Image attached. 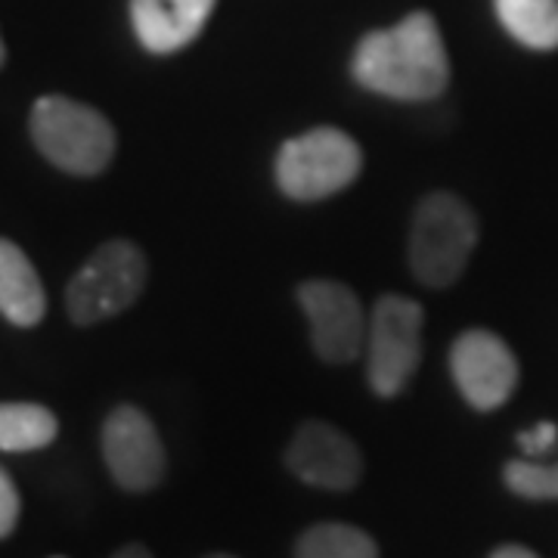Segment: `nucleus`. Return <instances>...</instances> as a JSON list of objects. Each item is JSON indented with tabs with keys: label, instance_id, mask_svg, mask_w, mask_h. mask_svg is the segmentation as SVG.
Returning <instances> with one entry per match:
<instances>
[{
	"label": "nucleus",
	"instance_id": "7ed1b4c3",
	"mask_svg": "<svg viewBox=\"0 0 558 558\" xmlns=\"http://www.w3.org/2000/svg\"><path fill=\"white\" fill-rule=\"evenodd\" d=\"M478 245V218L453 193H432L418 202L410 227V267L418 282L453 286Z\"/></svg>",
	"mask_w": 558,
	"mask_h": 558
},
{
	"label": "nucleus",
	"instance_id": "4468645a",
	"mask_svg": "<svg viewBox=\"0 0 558 558\" xmlns=\"http://www.w3.org/2000/svg\"><path fill=\"white\" fill-rule=\"evenodd\" d=\"M60 422L40 403H0V450L28 453L57 440Z\"/></svg>",
	"mask_w": 558,
	"mask_h": 558
},
{
	"label": "nucleus",
	"instance_id": "aec40b11",
	"mask_svg": "<svg viewBox=\"0 0 558 558\" xmlns=\"http://www.w3.org/2000/svg\"><path fill=\"white\" fill-rule=\"evenodd\" d=\"M112 558H153V553H149L146 546H140V543H128V546H121Z\"/></svg>",
	"mask_w": 558,
	"mask_h": 558
},
{
	"label": "nucleus",
	"instance_id": "f257e3e1",
	"mask_svg": "<svg viewBox=\"0 0 558 558\" xmlns=\"http://www.w3.org/2000/svg\"><path fill=\"white\" fill-rule=\"evenodd\" d=\"M354 78L391 100H435L450 81L438 22L428 13H413L395 28L366 35L354 53Z\"/></svg>",
	"mask_w": 558,
	"mask_h": 558
},
{
	"label": "nucleus",
	"instance_id": "423d86ee",
	"mask_svg": "<svg viewBox=\"0 0 558 558\" xmlns=\"http://www.w3.org/2000/svg\"><path fill=\"white\" fill-rule=\"evenodd\" d=\"M422 304L407 295H385L369 314L366 376L379 398L400 395L422 360Z\"/></svg>",
	"mask_w": 558,
	"mask_h": 558
},
{
	"label": "nucleus",
	"instance_id": "20e7f679",
	"mask_svg": "<svg viewBox=\"0 0 558 558\" xmlns=\"http://www.w3.org/2000/svg\"><path fill=\"white\" fill-rule=\"evenodd\" d=\"M363 153L339 128H314L286 140L277 156V183L289 199L317 202L336 196L357 180Z\"/></svg>",
	"mask_w": 558,
	"mask_h": 558
},
{
	"label": "nucleus",
	"instance_id": "dca6fc26",
	"mask_svg": "<svg viewBox=\"0 0 558 558\" xmlns=\"http://www.w3.org/2000/svg\"><path fill=\"white\" fill-rule=\"evenodd\" d=\"M506 487L524 499H558V459L537 462V459H512L502 469Z\"/></svg>",
	"mask_w": 558,
	"mask_h": 558
},
{
	"label": "nucleus",
	"instance_id": "1a4fd4ad",
	"mask_svg": "<svg viewBox=\"0 0 558 558\" xmlns=\"http://www.w3.org/2000/svg\"><path fill=\"white\" fill-rule=\"evenodd\" d=\"M450 373L465 403L490 413L512 398L519 385V360L497 332L469 329L450 348Z\"/></svg>",
	"mask_w": 558,
	"mask_h": 558
},
{
	"label": "nucleus",
	"instance_id": "0eeeda50",
	"mask_svg": "<svg viewBox=\"0 0 558 558\" xmlns=\"http://www.w3.org/2000/svg\"><path fill=\"white\" fill-rule=\"evenodd\" d=\"M299 301L314 351L326 363H351L366 348L369 319L360 299L336 279H307L299 286Z\"/></svg>",
	"mask_w": 558,
	"mask_h": 558
},
{
	"label": "nucleus",
	"instance_id": "f3484780",
	"mask_svg": "<svg viewBox=\"0 0 558 558\" xmlns=\"http://www.w3.org/2000/svg\"><path fill=\"white\" fill-rule=\"evenodd\" d=\"M558 425L556 422H537L534 428L521 432L519 447L524 459H543L549 450H556Z\"/></svg>",
	"mask_w": 558,
	"mask_h": 558
},
{
	"label": "nucleus",
	"instance_id": "39448f33",
	"mask_svg": "<svg viewBox=\"0 0 558 558\" xmlns=\"http://www.w3.org/2000/svg\"><path fill=\"white\" fill-rule=\"evenodd\" d=\"M146 277H149V264L134 242H102L65 289L69 317L78 326H94L116 317L140 299Z\"/></svg>",
	"mask_w": 558,
	"mask_h": 558
},
{
	"label": "nucleus",
	"instance_id": "9b49d317",
	"mask_svg": "<svg viewBox=\"0 0 558 558\" xmlns=\"http://www.w3.org/2000/svg\"><path fill=\"white\" fill-rule=\"evenodd\" d=\"M218 0H131L140 44L153 53H174L205 28Z\"/></svg>",
	"mask_w": 558,
	"mask_h": 558
},
{
	"label": "nucleus",
	"instance_id": "6e6552de",
	"mask_svg": "<svg viewBox=\"0 0 558 558\" xmlns=\"http://www.w3.org/2000/svg\"><path fill=\"white\" fill-rule=\"evenodd\" d=\"M102 459L109 475L128 494H146L165 478V447L149 416L124 403L102 422Z\"/></svg>",
	"mask_w": 558,
	"mask_h": 558
},
{
	"label": "nucleus",
	"instance_id": "6ab92c4d",
	"mask_svg": "<svg viewBox=\"0 0 558 558\" xmlns=\"http://www.w3.org/2000/svg\"><path fill=\"white\" fill-rule=\"evenodd\" d=\"M490 558H539L537 553H531L527 546H519V543H506V546H499L490 553Z\"/></svg>",
	"mask_w": 558,
	"mask_h": 558
},
{
	"label": "nucleus",
	"instance_id": "4be33fe9",
	"mask_svg": "<svg viewBox=\"0 0 558 558\" xmlns=\"http://www.w3.org/2000/svg\"><path fill=\"white\" fill-rule=\"evenodd\" d=\"M208 558H236V556H227V553H218V556H208Z\"/></svg>",
	"mask_w": 558,
	"mask_h": 558
},
{
	"label": "nucleus",
	"instance_id": "f8f14e48",
	"mask_svg": "<svg viewBox=\"0 0 558 558\" xmlns=\"http://www.w3.org/2000/svg\"><path fill=\"white\" fill-rule=\"evenodd\" d=\"M47 311L38 270L16 242L0 240V314L13 326H35Z\"/></svg>",
	"mask_w": 558,
	"mask_h": 558
},
{
	"label": "nucleus",
	"instance_id": "ddd939ff",
	"mask_svg": "<svg viewBox=\"0 0 558 558\" xmlns=\"http://www.w3.org/2000/svg\"><path fill=\"white\" fill-rule=\"evenodd\" d=\"M499 22L531 50L558 47V0H494Z\"/></svg>",
	"mask_w": 558,
	"mask_h": 558
},
{
	"label": "nucleus",
	"instance_id": "9d476101",
	"mask_svg": "<svg viewBox=\"0 0 558 558\" xmlns=\"http://www.w3.org/2000/svg\"><path fill=\"white\" fill-rule=\"evenodd\" d=\"M286 465L319 490H351L363 475L357 444L329 422H304L286 450Z\"/></svg>",
	"mask_w": 558,
	"mask_h": 558
},
{
	"label": "nucleus",
	"instance_id": "5701e85b",
	"mask_svg": "<svg viewBox=\"0 0 558 558\" xmlns=\"http://www.w3.org/2000/svg\"><path fill=\"white\" fill-rule=\"evenodd\" d=\"M53 558H65V556H53Z\"/></svg>",
	"mask_w": 558,
	"mask_h": 558
},
{
	"label": "nucleus",
	"instance_id": "a211bd4d",
	"mask_svg": "<svg viewBox=\"0 0 558 558\" xmlns=\"http://www.w3.org/2000/svg\"><path fill=\"white\" fill-rule=\"evenodd\" d=\"M20 490L13 478L0 469V539L10 537L16 531V521H20Z\"/></svg>",
	"mask_w": 558,
	"mask_h": 558
},
{
	"label": "nucleus",
	"instance_id": "f03ea898",
	"mask_svg": "<svg viewBox=\"0 0 558 558\" xmlns=\"http://www.w3.org/2000/svg\"><path fill=\"white\" fill-rule=\"evenodd\" d=\"M28 128L40 156L69 174L94 178L116 156V131L109 119L69 97H40Z\"/></svg>",
	"mask_w": 558,
	"mask_h": 558
},
{
	"label": "nucleus",
	"instance_id": "412c9836",
	"mask_svg": "<svg viewBox=\"0 0 558 558\" xmlns=\"http://www.w3.org/2000/svg\"><path fill=\"white\" fill-rule=\"evenodd\" d=\"M3 57H7V50H3V40H0V65H3Z\"/></svg>",
	"mask_w": 558,
	"mask_h": 558
},
{
	"label": "nucleus",
	"instance_id": "2eb2a0df",
	"mask_svg": "<svg viewBox=\"0 0 558 558\" xmlns=\"http://www.w3.org/2000/svg\"><path fill=\"white\" fill-rule=\"evenodd\" d=\"M295 558H379V546L354 524H314L301 534Z\"/></svg>",
	"mask_w": 558,
	"mask_h": 558
}]
</instances>
